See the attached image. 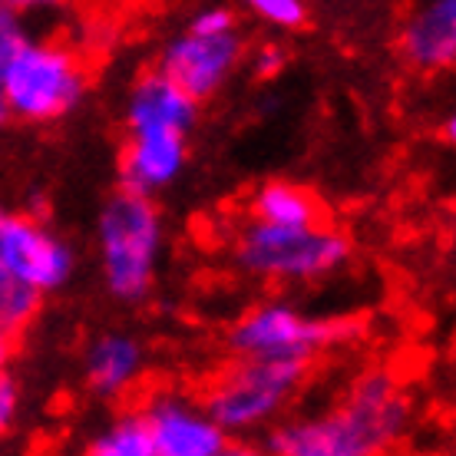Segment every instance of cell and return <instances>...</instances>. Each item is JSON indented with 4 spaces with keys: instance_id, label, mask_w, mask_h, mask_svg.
<instances>
[{
    "instance_id": "cell-11",
    "label": "cell",
    "mask_w": 456,
    "mask_h": 456,
    "mask_svg": "<svg viewBox=\"0 0 456 456\" xmlns=\"http://www.w3.org/2000/svg\"><path fill=\"white\" fill-rule=\"evenodd\" d=\"M397 53L417 73H450L456 67V0H420L400 27Z\"/></svg>"
},
{
    "instance_id": "cell-22",
    "label": "cell",
    "mask_w": 456,
    "mask_h": 456,
    "mask_svg": "<svg viewBox=\"0 0 456 456\" xmlns=\"http://www.w3.org/2000/svg\"><path fill=\"white\" fill-rule=\"evenodd\" d=\"M73 0H17V11H50V7H67Z\"/></svg>"
},
{
    "instance_id": "cell-8",
    "label": "cell",
    "mask_w": 456,
    "mask_h": 456,
    "mask_svg": "<svg viewBox=\"0 0 456 456\" xmlns=\"http://www.w3.org/2000/svg\"><path fill=\"white\" fill-rule=\"evenodd\" d=\"M245 60V37L241 30L228 34H202L185 27L162 46L159 69L172 83H179L192 100L208 103L225 90L228 80L239 73Z\"/></svg>"
},
{
    "instance_id": "cell-23",
    "label": "cell",
    "mask_w": 456,
    "mask_h": 456,
    "mask_svg": "<svg viewBox=\"0 0 456 456\" xmlns=\"http://www.w3.org/2000/svg\"><path fill=\"white\" fill-rule=\"evenodd\" d=\"M440 129H444V142H446V146H453V142H456V116L453 113L446 116L444 123H440Z\"/></svg>"
},
{
    "instance_id": "cell-4",
    "label": "cell",
    "mask_w": 456,
    "mask_h": 456,
    "mask_svg": "<svg viewBox=\"0 0 456 456\" xmlns=\"http://www.w3.org/2000/svg\"><path fill=\"white\" fill-rule=\"evenodd\" d=\"M232 258L255 281L268 285H314L344 272L354 245L328 218L318 225H265L248 218L232 241Z\"/></svg>"
},
{
    "instance_id": "cell-9",
    "label": "cell",
    "mask_w": 456,
    "mask_h": 456,
    "mask_svg": "<svg viewBox=\"0 0 456 456\" xmlns=\"http://www.w3.org/2000/svg\"><path fill=\"white\" fill-rule=\"evenodd\" d=\"M142 420L156 456H228L235 440L216 423L202 397L185 390H156L142 403Z\"/></svg>"
},
{
    "instance_id": "cell-20",
    "label": "cell",
    "mask_w": 456,
    "mask_h": 456,
    "mask_svg": "<svg viewBox=\"0 0 456 456\" xmlns=\"http://www.w3.org/2000/svg\"><path fill=\"white\" fill-rule=\"evenodd\" d=\"M288 57L285 50L278 44H262L258 50H255V57H251V67H255V77H262V80H272V77H278L281 69H285Z\"/></svg>"
},
{
    "instance_id": "cell-17",
    "label": "cell",
    "mask_w": 456,
    "mask_h": 456,
    "mask_svg": "<svg viewBox=\"0 0 456 456\" xmlns=\"http://www.w3.org/2000/svg\"><path fill=\"white\" fill-rule=\"evenodd\" d=\"M245 11L274 30H301L308 23V4L305 0H241Z\"/></svg>"
},
{
    "instance_id": "cell-26",
    "label": "cell",
    "mask_w": 456,
    "mask_h": 456,
    "mask_svg": "<svg viewBox=\"0 0 456 456\" xmlns=\"http://www.w3.org/2000/svg\"><path fill=\"white\" fill-rule=\"evenodd\" d=\"M0 218H4V208H0Z\"/></svg>"
},
{
    "instance_id": "cell-24",
    "label": "cell",
    "mask_w": 456,
    "mask_h": 456,
    "mask_svg": "<svg viewBox=\"0 0 456 456\" xmlns=\"http://www.w3.org/2000/svg\"><path fill=\"white\" fill-rule=\"evenodd\" d=\"M11 123V116H7V106H4V100H0V129Z\"/></svg>"
},
{
    "instance_id": "cell-19",
    "label": "cell",
    "mask_w": 456,
    "mask_h": 456,
    "mask_svg": "<svg viewBox=\"0 0 456 456\" xmlns=\"http://www.w3.org/2000/svg\"><path fill=\"white\" fill-rule=\"evenodd\" d=\"M23 37H27V30L17 20V11L13 7H0V73L11 63L13 50L23 44Z\"/></svg>"
},
{
    "instance_id": "cell-1",
    "label": "cell",
    "mask_w": 456,
    "mask_h": 456,
    "mask_svg": "<svg viewBox=\"0 0 456 456\" xmlns=\"http://www.w3.org/2000/svg\"><path fill=\"white\" fill-rule=\"evenodd\" d=\"M413 403L394 374L367 370L351 384L347 397L318 413L295 417L265 430V450L278 456H374L411 436Z\"/></svg>"
},
{
    "instance_id": "cell-21",
    "label": "cell",
    "mask_w": 456,
    "mask_h": 456,
    "mask_svg": "<svg viewBox=\"0 0 456 456\" xmlns=\"http://www.w3.org/2000/svg\"><path fill=\"white\" fill-rule=\"evenodd\" d=\"M17 344H20V334L13 331L7 321L0 318V367H7L17 354Z\"/></svg>"
},
{
    "instance_id": "cell-3",
    "label": "cell",
    "mask_w": 456,
    "mask_h": 456,
    "mask_svg": "<svg viewBox=\"0 0 456 456\" xmlns=\"http://www.w3.org/2000/svg\"><path fill=\"white\" fill-rule=\"evenodd\" d=\"M90 96L86 60L63 40L23 37L0 73V100L7 116L23 126H50L67 119Z\"/></svg>"
},
{
    "instance_id": "cell-18",
    "label": "cell",
    "mask_w": 456,
    "mask_h": 456,
    "mask_svg": "<svg viewBox=\"0 0 456 456\" xmlns=\"http://www.w3.org/2000/svg\"><path fill=\"white\" fill-rule=\"evenodd\" d=\"M20 417H23L20 380H17L7 367H0V440H4V436H11L13 430H17Z\"/></svg>"
},
{
    "instance_id": "cell-25",
    "label": "cell",
    "mask_w": 456,
    "mask_h": 456,
    "mask_svg": "<svg viewBox=\"0 0 456 456\" xmlns=\"http://www.w3.org/2000/svg\"><path fill=\"white\" fill-rule=\"evenodd\" d=\"M0 7H13L17 11V0H0Z\"/></svg>"
},
{
    "instance_id": "cell-5",
    "label": "cell",
    "mask_w": 456,
    "mask_h": 456,
    "mask_svg": "<svg viewBox=\"0 0 456 456\" xmlns=\"http://www.w3.org/2000/svg\"><path fill=\"white\" fill-rule=\"evenodd\" d=\"M311 361L235 357L202 394V403L232 440L265 434L308 384Z\"/></svg>"
},
{
    "instance_id": "cell-14",
    "label": "cell",
    "mask_w": 456,
    "mask_h": 456,
    "mask_svg": "<svg viewBox=\"0 0 456 456\" xmlns=\"http://www.w3.org/2000/svg\"><path fill=\"white\" fill-rule=\"evenodd\" d=\"M248 218L265 222V225H318L328 218V208L318 195L288 179H268L248 199Z\"/></svg>"
},
{
    "instance_id": "cell-15",
    "label": "cell",
    "mask_w": 456,
    "mask_h": 456,
    "mask_svg": "<svg viewBox=\"0 0 456 456\" xmlns=\"http://www.w3.org/2000/svg\"><path fill=\"white\" fill-rule=\"evenodd\" d=\"M86 453L93 456H156L152 453V436L139 411H123L90 436Z\"/></svg>"
},
{
    "instance_id": "cell-12",
    "label": "cell",
    "mask_w": 456,
    "mask_h": 456,
    "mask_svg": "<svg viewBox=\"0 0 456 456\" xmlns=\"http://www.w3.org/2000/svg\"><path fill=\"white\" fill-rule=\"evenodd\" d=\"M146 347L126 331H106L93 338L83 354V384L90 397L116 403L146 377Z\"/></svg>"
},
{
    "instance_id": "cell-16",
    "label": "cell",
    "mask_w": 456,
    "mask_h": 456,
    "mask_svg": "<svg viewBox=\"0 0 456 456\" xmlns=\"http://www.w3.org/2000/svg\"><path fill=\"white\" fill-rule=\"evenodd\" d=\"M40 308H44V297L30 291L23 281H17L11 272L0 268V318L7 321L17 334H23L37 321Z\"/></svg>"
},
{
    "instance_id": "cell-10",
    "label": "cell",
    "mask_w": 456,
    "mask_h": 456,
    "mask_svg": "<svg viewBox=\"0 0 456 456\" xmlns=\"http://www.w3.org/2000/svg\"><path fill=\"white\" fill-rule=\"evenodd\" d=\"M185 166H189V133L129 129L119 149V189L156 199L183 179Z\"/></svg>"
},
{
    "instance_id": "cell-13",
    "label": "cell",
    "mask_w": 456,
    "mask_h": 456,
    "mask_svg": "<svg viewBox=\"0 0 456 456\" xmlns=\"http://www.w3.org/2000/svg\"><path fill=\"white\" fill-rule=\"evenodd\" d=\"M199 100L172 83L159 67L139 73L136 83L126 93L123 123L129 129H175V133H189L192 136L195 123H199Z\"/></svg>"
},
{
    "instance_id": "cell-2",
    "label": "cell",
    "mask_w": 456,
    "mask_h": 456,
    "mask_svg": "<svg viewBox=\"0 0 456 456\" xmlns=\"http://www.w3.org/2000/svg\"><path fill=\"white\" fill-rule=\"evenodd\" d=\"M96 255L110 297L139 305L152 295L166 258V218L156 199L119 189L96 216Z\"/></svg>"
},
{
    "instance_id": "cell-7",
    "label": "cell",
    "mask_w": 456,
    "mask_h": 456,
    "mask_svg": "<svg viewBox=\"0 0 456 456\" xmlns=\"http://www.w3.org/2000/svg\"><path fill=\"white\" fill-rule=\"evenodd\" d=\"M77 248L44 218H0V268L40 297L63 291L77 274Z\"/></svg>"
},
{
    "instance_id": "cell-6",
    "label": "cell",
    "mask_w": 456,
    "mask_h": 456,
    "mask_svg": "<svg viewBox=\"0 0 456 456\" xmlns=\"http://www.w3.org/2000/svg\"><path fill=\"white\" fill-rule=\"evenodd\" d=\"M357 338L351 321L314 318L291 301H265L245 311L225 334L232 357H272V361H318L324 351Z\"/></svg>"
}]
</instances>
